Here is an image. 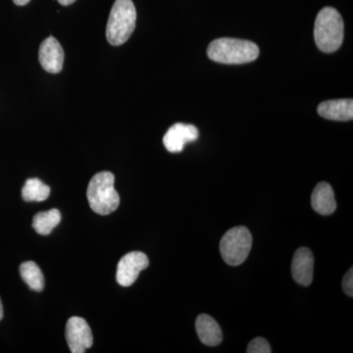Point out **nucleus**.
I'll list each match as a JSON object with an SVG mask.
<instances>
[{
	"mask_svg": "<svg viewBox=\"0 0 353 353\" xmlns=\"http://www.w3.org/2000/svg\"><path fill=\"white\" fill-rule=\"evenodd\" d=\"M50 196V188L37 178L26 181L22 197L26 201H44Z\"/></svg>",
	"mask_w": 353,
	"mask_h": 353,
	"instance_id": "dca6fc26",
	"label": "nucleus"
},
{
	"mask_svg": "<svg viewBox=\"0 0 353 353\" xmlns=\"http://www.w3.org/2000/svg\"><path fill=\"white\" fill-rule=\"evenodd\" d=\"M314 257L307 248H301L294 253L292 263V278L297 284L307 287L313 281Z\"/></svg>",
	"mask_w": 353,
	"mask_h": 353,
	"instance_id": "9d476101",
	"label": "nucleus"
},
{
	"mask_svg": "<svg viewBox=\"0 0 353 353\" xmlns=\"http://www.w3.org/2000/svg\"><path fill=\"white\" fill-rule=\"evenodd\" d=\"M199 132L196 126L183 123H176L165 134L163 143L169 152L178 153L183 152L187 143L196 141Z\"/></svg>",
	"mask_w": 353,
	"mask_h": 353,
	"instance_id": "6e6552de",
	"label": "nucleus"
},
{
	"mask_svg": "<svg viewBox=\"0 0 353 353\" xmlns=\"http://www.w3.org/2000/svg\"><path fill=\"white\" fill-rule=\"evenodd\" d=\"M196 329L199 340L208 347H216L223 340L222 330L211 316L199 315L196 321Z\"/></svg>",
	"mask_w": 353,
	"mask_h": 353,
	"instance_id": "ddd939ff",
	"label": "nucleus"
},
{
	"mask_svg": "<svg viewBox=\"0 0 353 353\" xmlns=\"http://www.w3.org/2000/svg\"><path fill=\"white\" fill-rule=\"evenodd\" d=\"M61 221V213L58 209H51L46 212H39L34 216L32 227L37 233L48 236Z\"/></svg>",
	"mask_w": 353,
	"mask_h": 353,
	"instance_id": "4468645a",
	"label": "nucleus"
},
{
	"mask_svg": "<svg viewBox=\"0 0 353 353\" xmlns=\"http://www.w3.org/2000/svg\"><path fill=\"white\" fill-rule=\"evenodd\" d=\"M252 245V236L248 228L240 226L229 230L220 243L222 259L231 266H239L248 259Z\"/></svg>",
	"mask_w": 353,
	"mask_h": 353,
	"instance_id": "39448f33",
	"label": "nucleus"
},
{
	"mask_svg": "<svg viewBox=\"0 0 353 353\" xmlns=\"http://www.w3.org/2000/svg\"><path fill=\"white\" fill-rule=\"evenodd\" d=\"M39 58L41 67L48 73H60L63 68V48L59 41L53 37H48L41 43L39 46Z\"/></svg>",
	"mask_w": 353,
	"mask_h": 353,
	"instance_id": "1a4fd4ad",
	"label": "nucleus"
},
{
	"mask_svg": "<svg viewBox=\"0 0 353 353\" xmlns=\"http://www.w3.org/2000/svg\"><path fill=\"white\" fill-rule=\"evenodd\" d=\"M318 113L323 118L334 121H350L353 118V101L350 99H334L322 102L318 106Z\"/></svg>",
	"mask_w": 353,
	"mask_h": 353,
	"instance_id": "9b49d317",
	"label": "nucleus"
},
{
	"mask_svg": "<svg viewBox=\"0 0 353 353\" xmlns=\"http://www.w3.org/2000/svg\"><path fill=\"white\" fill-rule=\"evenodd\" d=\"M66 340L72 353H83L94 343L92 330L83 318H70L66 325Z\"/></svg>",
	"mask_w": 353,
	"mask_h": 353,
	"instance_id": "0eeeda50",
	"label": "nucleus"
},
{
	"mask_svg": "<svg viewBox=\"0 0 353 353\" xmlns=\"http://www.w3.org/2000/svg\"><path fill=\"white\" fill-rule=\"evenodd\" d=\"M311 204L316 212L327 216L336 211V203L334 199L333 188L328 183H319L316 185L311 196Z\"/></svg>",
	"mask_w": 353,
	"mask_h": 353,
	"instance_id": "f8f14e48",
	"label": "nucleus"
},
{
	"mask_svg": "<svg viewBox=\"0 0 353 353\" xmlns=\"http://www.w3.org/2000/svg\"><path fill=\"white\" fill-rule=\"evenodd\" d=\"M208 57L223 64H245L254 61L259 55V48L245 39L223 38L209 44Z\"/></svg>",
	"mask_w": 353,
	"mask_h": 353,
	"instance_id": "f257e3e1",
	"label": "nucleus"
},
{
	"mask_svg": "<svg viewBox=\"0 0 353 353\" xmlns=\"http://www.w3.org/2000/svg\"><path fill=\"white\" fill-rule=\"evenodd\" d=\"M150 260L143 252L127 253L120 259L116 273V280L122 287H130L136 282L139 273L148 268Z\"/></svg>",
	"mask_w": 353,
	"mask_h": 353,
	"instance_id": "423d86ee",
	"label": "nucleus"
},
{
	"mask_svg": "<svg viewBox=\"0 0 353 353\" xmlns=\"http://www.w3.org/2000/svg\"><path fill=\"white\" fill-rule=\"evenodd\" d=\"M343 289L348 296H353V269H350L343 280Z\"/></svg>",
	"mask_w": 353,
	"mask_h": 353,
	"instance_id": "a211bd4d",
	"label": "nucleus"
},
{
	"mask_svg": "<svg viewBox=\"0 0 353 353\" xmlns=\"http://www.w3.org/2000/svg\"><path fill=\"white\" fill-rule=\"evenodd\" d=\"M3 317V306H2L1 299H0V321Z\"/></svg>",
	"mask_w": 353,
	"mask_h": 353,
	"instance_id": "412c9836",
	"label": "nucleus"
},
{
	"mask_svg": "<svg viewBox=\"0 0 353 353\" xmlns=\"http://www.w3.org/2000/svg\"><path fill=\"white\" fill-rule=\"evenodd\" d=\"M316 46L323 52H334L343 41V20L333 7H325L316 17L314 26Z\"/></svg>",
	"mask_w": 353,
	"mask_h": 353,
	"instance_id": "7ed1b4c3",
	"label": "nucleus"
},
{
	"mask_svg": "<svg viewBox=\"0 0 353 353\" xmlns=\"http://www.w3.org/2000/svg\"><path fill=\"white\" fill-rule=\"evenodd\" d=\"M61 6H70V4L74 3L76 0H57Z\"/></svg>",
	"mask_w": 353,
	"mask_h": 353,
	"instance_id": "aec40b11",
	"label": "nucleus"
},
{
	"mask_svg": "<svg viewBox=\"0 0 353 353\" xmlns=\"http://www.w3.org/2000/svg\"><path fill=\"white\" fill-rule=\"evenodd\" d=\"M20 274L23 281L34 292H41L44 288V277L41 268L34 261L21 264Z\"/></svg>",
	"mask_w": 353,
	"mask_h": 353,
	"instance_id": "2eb2a0df",
	"label": "nucleus"
},
{
	"mask_svg": "<svg viewBox=\"0 0 353 353\" xmlns=\"http://www.w3.org/2000/svg\"><path fill=\"white\" fill-rule=\"evenodd\" d=\"M115 176L111 172L95 174L88 183L87 196L92 211L99 215L114 212L120 204V196L114 188Z\"/></svg>",
	"mask_w": 353,
	"mask_h": 353,
	"instance_id": "f03ea898",
	"label": "nucleus"
},
{
	"mask_svg": "<svg viewBox=\"0 0 353 353\" xmlns=\"http://www.w3.org/2000/svg\"><path fill=\"white\" fill-rule=\"evenodd\" d=\"M246 352L248 353H270L272 352L270 345L268 341L263 338H255L250 341V345L246 348Z\"/></svg>",
	"mask_w": 353,
	"mask_h": 353,
	"instance_id": "f3484780",
	"label": "nucleus"
},
{
	"mask_svg": "<svg viewBox=\"0 0 353 353\" xmlns=\"http://www.w3.org/2000/svg\"><path fill=\"white\" fill-rule=\"evenodd\" d=\"M137 23V10L132 0H116L106 27V38L114 46H122L131 38Z\"/></svg>",
	"mask_w": 353,
	"mask_h": 353,
	"instance_id": "20e7f679",
	"label": "nucleus"
},
{
	"mask_svg": "<svg viewBox=\"0 0 353 353\" xmlns=\"http://www.w3.org/2000/svg\"><path fill=\"white\" fill-rule=\"evenodd\" d=\"M31 0H13L14 3L18 6H24L26 4L29 3Z\"/></svg>",
	"mask_w": 353,
	"mask_h": 353,
	"instance_id": "6ab92c4d",
	"label": "nucleus"
}]
</instances>
